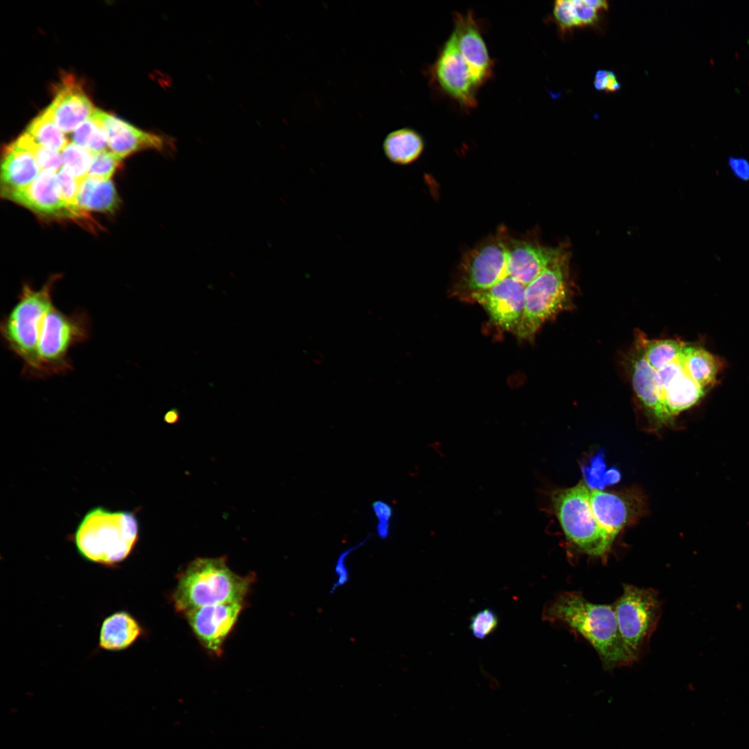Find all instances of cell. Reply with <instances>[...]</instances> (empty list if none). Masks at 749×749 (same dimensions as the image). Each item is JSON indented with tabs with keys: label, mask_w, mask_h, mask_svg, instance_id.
Segmentation results:
<instances>
[{
	"label": "cell",
	"mask_w": 749,
	"mask_h": 749,
	"mask_svg": "<svg viewBox=\"0 0 749 749\" xmlns=\"http://www.w3.org/2000/svg\"><path fill=\"white\" fill-rule=\"evenodd\" d=\"M71 140L92 154L107 150L108 135L101 118L100 110L96 109L90 117L73 131Z\"/></svg>",
	"instance_id": "cell-24"
},
{
	"label": "cell",
	"mask_w": 749,
	"mask_h": 749,
	"mask_svg": "<svg viewBox=\"0 0 749 749\" xmlns=\"http://www.w3.org/2000/svg\"><path fill=\"white\" fill-rule=\"evenodd\" d=\"M585 3L596 10L597 12L605 10L608 8V3L603 0H585Z\"/></svg>",
	"instance_id": "cell-41"
},
{
	"label": "cell",
	"mask_w": 749,
	"mask_h": 749,
	"mask_svg": "<svg viewBox=\"0 0 749 749\" xmlns=\"http://www.w3.org/2000/svg\"><path fill=\"white\" fill-rule=\"evenodd\" d=\"M620 87L621 85L618 82L616 75L612 71H608L605 91L614 92L618 90Z\"/></svg>",
	"instance_id": "cell-39"
},
{
	"label": "cell",
	"mask_w": 749,
	"mask_h": 749,
	"mask_svg": "<svg viewBox=\"0 0 749 749\" xmlns=\"http://www.w3.org/2000/svg\"><path fill=\"white\" fill-rule=\"evenodd\" d=\"M629 366L632 387L639 401L660 424L667 423L657 371L646 359L639 342L630 354Z\"/></svg>",
	"instance_id": "cell-16"
},
{
	"label": "cell",
	"mask_w": 749,
	"mask_h": 749,
	"mask_svg": "<svg viewBox=\"0 0 749 749\" xmlns=\"http://www.w3.org/2000/svg\"><path fill=\"white\" fill-rule=\"evenodd\" d=\"M605 465L601 456L594 457L592 460L590 467L586 468L585 476L587 485L589 488H602L608 484L617 482L620 479V474L614 469L605 472Z\"/></svg>",
	"instance_id": "cell-30"
},
{
	"label": "cell",
	"mask_w": 749,
	"mask_h": 749,
	"mask_svg": "<svg viewBox=\"0 0 749 749\" xmlns=\"http://www.w3.org/2000/svg\"><path fill=\"white\" fill-rule=\"evenodd\" d=\"M643 354L649 364L660 370L679 358L687 343L675 339H647L638 337Z\"/></svg>",
	"instance_id": "cell-26"
},
{
	"label": "cell",
	"mask_w": 749,
	"mask_h": 749,
	"mask_svg": "<svg viewBox=\"0 0 749 749\" xmlns=\"http://www.w3.org/2000/svg\"><path fill=\"white\" fill-rule=\"evenodd\" d=\"M455 36L458 49L465 62L472 78L477 87L492 76L493 62L473 14L456 12L454 17Z\"/></svg>",
	"instance_id": "cell-13"
},
{
	"label": "cell",
	"mask_w": 749,
	"mask_h": 749,
	"mask_svg": "<svg viewBox=\"0 0 749 749\" xmlns=\"http://www.w3.org/2000/svg\"><path fill=\"white\" fill-rule=\"evenodd\" d=\"M590 504L597 522L613 540L639 510L637 499L598 489H590Z\"/></svg>",
	"instance_id": "cell-17"
},
{
	"label": "cell",
	"mask_w": 749,
	"mask_h": 749,
	"mask_svg": "<svg viewBox=\"0 0 749 749\" xmlns=\"http://www.w3.org/2000/svg\"><path fill=\"white\" fill-rule=\"evenodd\" d=\"M680 358L686 374L703 388L712 387L721 369V361L707 350L687 345Z\"/></svg>",
	"instance_id": "cell-21"
},
{
	"label": "cell",
	"mask_w": 749,
	"mask_h": 749,
	"mask_svg": "<svg viewBox=\"0 0 749 749\" xmlns=\"http://www.w3.org/2000/svg\"><path fill=\"white\" fill-rule=\"evenodd\" d=\"M250 576L232 571L223 557L197 558L179 575L173 594L175 609L186 613L197 608L243 601L252 583Z\"/></svg>",
	"instance_id": "cell-3"
},
{
	"label": "cell",
	"mask_w": 749,
	"mask_h": 749,
	"mask_svg": "<svg viewBox=\"0 0 749 749\" xmlns=\"http://www.w3.org/2000/svg\"><path fill=\"white\" fill-rule=\"evenodd\" d=\"M78 204L85 212L111 213L118 207L119 198L111 180L87 176L80 184Z\"/></svg>",
	"instance_id": "cell-22"
},
{
	"label": "cell",
	"mask_w": 749,
	"mask_h": 749,
	"mask_svg": "<svg viewBox=\"0 0 749 749\" xmlns=\"http://www.w3.org/2000/svg\"><path fill=\"white\" fill-rule=\"evenodd\" d=\"M121 160V157L109 150L94 153L88 176L101 180H110Z\"/></svg>",
	"instance_id": "cell-29"
},
{
	"label": "cell",
	"mask_w": 749,
	"mask_h": 749,
	"mask_svg": "<svg viewBox=\"0 0 749 749\" xmlns=\"http://www.w3.org/2000/svg\"><path fill=\"white\" fill-rule=\"evenodd\" d=\"M56 173L57 171L51 169L42 170L24 189L1 196L43 218L78 221L87 219L86 212L76 209L64 200L60 192Z\"/></svg>",
	"instance_id": "cell-9"
},
{
	"label": "cell",
	"mask_w": 749,
	"mask_h": 749,
	"mask_svg": "<svg viewBox=\"0 0 749 749\" xmlns=\"http://www.w3.org/2000/svg\"><path fill=\"white\" fill-rule=\"evenodd\" d=\"M142 632L139 622L129 612H115L101 623L98 646L105 651H123L132 646Z\"/></svg>",
	"instance_id": "cell-19"
},
{
	"label": "cell",
	"mask_w": 749,
	"mask_h": 749,
	"mask_svg": "<svg viewBox=\"0 0 749 749\" xmlns=\"http://www.w3.org/2000/svg\"><path fill=\"white\" fill-rule=\"evenodd\" d=\"M625 648L636 660L654 632L660 617V603L652 589L624 585L614 604Z\"/></svg>",
	"instance_id": "cell-8"
},
{
	"label": "cell",
	"mask_w": 749,
	"mask_h": 749,
	"mask_svg": "<svg viewBox=\"0 0 749 749\" xmlns=\"http://www.w3.org/2000/svg\"><path fill=\"white\" fill-rule=\"evenodd\" d=\"M164 420L166 422L171 424L176 422L178 420V412L175 411L168 412L164 417Z\"/></svg>",
	"instance_id": "cell-42"
},
{
	"label": "cell",
	"mask_w": 749,
	"mask_h": 749,
	"mask_svg": "<svg viewBox=\"0 0 749 749\" xmlns=\"http://www.w3.org/2000/svg\"><path fill=\"white\" fill-rule=\"evenodd\" d=\"M16 142L28 150L34 157L41 171L51 169L58 171L63 166L61 153L37 144L26 132H24Z\"/></svg>",
	"instance_id": "cell-28"
},
{
	"label": "cell",
	"mask_w": 749,
	"mask_h": 749,
	"mask_svg": "<svg viewBox=\"0 0 749 749\" xmlns=\"http://www.w3.org/2000/svg\"><path fill=\"white\" fill-rule=\"evenodd\" d=\"M139 531L133 512L96 507L85 514L72 537L85 560L112 567L131 554L138 542Z\"/></svg>",
	"instance_id": "cell-2"
},
{
	"label": "cell",
	"mask_w": 749,
	"mask_h": 749,
	"mask_svg": "<svg viewBox=\"0 0 749 749\" xmlns=\"http://www.w3.org/2000/svg\"><path fill=\"white\" fill-rule=\"evenodd\" d=\"M550 503L566 538L581 552L603 557L614 540L601 526L590 504V489L583 481L549 494Z\"/></svg>",
	"instance_id": "cell-6"
},
{
	"label": "cell",
	"mask_w": 749,
	"mask_h": 749,
	"mask_svg": "<svg viewBox=\"0 0 749 749\" xmlns=\"http://www.w3.org/2000/svg\"><path fill=\"white\" fill-rule=\"evenodd\" d=\"M372 535H369L361 542L343 551L336 561L334 574L336 580L329 591V595L333 594L337 589L345 585L350 578V573L347 565V558L354 551L362 546Z\"/></svg>",
	"instance_id": "cell-32"
},
{
	"label": "cell",
	"mask_w": 749,
	"mask_h": 749,
	"mask_svg": "<svg viewBox=\"0 0 749 749\" xmlns=\"http://www.w3.org/2000/svg\"><path fill=\"white\" fill-rule=\"evenodd\" d=\"M47 108L64 133L74 131L96 110L80 84L67 74L58 85L55 97Z\"/></svg>",
	"instance_id": "cell-14"
},
{
	"label": "cell",
	"mask_w": 749,
	"mask_h": 749,
	"mask_svg": "<svg viewBox=\"0 0 749 749\" xmlns=\"http://www.w3.org/2000/svg\"><path fill=\"white\" fill-rule=\"evenodd\" d=\"M729 164L733 173L743 180H749V162L743 158L730 157Z\"/></svg>",
	"instance_id": "cell-38"
},
{
	"label": "cell",
	"mask_w": 749,
	"mask_h": 749,
	"mask_svg": "<svg viewBox=\"0 0 749 749\" xmlns=\"http://www.w3.org/2000/svg\"><path fill=\"white\" fill-rule=\"evenodd\" d=\"M571 3L578 27L591 26L597 21L598 12L585 0H571Z\"/></svg>",
	"instance_id": "cell-36"
},
{
	"label": "cell",
	"mask_w": 749,
	"mask_h": 749,
	"mask_svg": "<svg viewBox=\"0 0 749 749\" xmlns=\"http://www.w3.org/2000/svg\"><path fill=\"white\" fill-rule=\"evenodd\" d=\"M25 132L37 144L60 153L69 144L47 107L33 119Z\"/></svg>",
	"instance_id": "cell-25"
},
{
	"label": "cell",
	"mask_w": 749,
	"mask_h": 749,
	"mask_svg": "<svg viewBox=\"0 0 749 749\" xmlns=\"http://www.w3.org/2000/svg\"><path fill=\"white\" fill-rule=\"evenodd\" d=\"M526 287L517 279L506 277L491 288L470 295L495 325L515 334L524 313Z\"/></svg>",
	"instance_id": "cell-11"
},
{
	"label": "cell",
	"mask_w": 749,
	"mask_h": 749,
	"mask_svg": "<svg viewBox=\"0 0 749 749\" xmlns=\"http://www.w3.org/2000/svg\"><path fill=\"white\" fill-rule=\"evenodd\" d=\"M372 508L377 524L376 533L381 540L387 539L390 533V519L393 514L391 506L382 500H377L372 504Z\"/></svg>",
	"instance_id": "cell-34"
},
{
	"label": "cell",
	"mask_w": 749,
	"mask_h": 749,
	"mask_svg": "<svg viewBox=\"0 0 749 749\" xmlns=\"http://www.w3.org/2000/svg\"><path fill=\"white\" fill-rule=\"evenodd\" d=\"M567 249L525 289L523 316L515 333L522 340H531L548 320L571 309L572 288Z\"/></svg>",
	"instance_id": "cell-5"
},
{
	"label": "cell",
	"mask_w": 749,
	"mask_h": 749,
	"mask_svg": "<svg viewBox=\"0 0 749 749\" xmlns=\"http://www.w3.org/2000/svg\"><path fill=\"white\" fill-rule=\"evenodd\" d=\"M703 388L686 373L663 390V403L667 422L679 413L696 404L705 395Z\"/></svg>",
	"instance_id": "cell-23"
},
{
	"label": "cell",
	"mask_w": 749,
	"mask_h": 749,
	"mask_svg": "<svg viewBox=\"0 0 749 749\" xmlns=\"http://www.w3.org/2000/svg\"><path fill=\"white\" fill-rule=\"evenodd\" d=\"M657 371L662 392L674 380L682 377L686 373L680 356L673 362L669 363L661 370Z\"/></svg>",
	"instance_id": "cell-37"
},
{
	"label": "cell",
	"mask_w": 749,
	"mask_h": 749,
	"mask_svg": "<svg viewBox=\"0 0 749 749\" xmlns=\"http://www.w3.org/2000/svg\"><path fill=\"white\" fill-rule=\"evenodd\" d=\"M59 277H51L40 289L24 284L17 301L0 323V334L6 348L22 363V374L39 378L37 359L41 325L54 305L53 284Z\"/></svg>",
	"instance_id": "cell-4"
},
{
	"label": "cell",
	"mask_w": 749,
	"mask_h": 749,
	"mask_svg": "<svg viewBox=\"0 0 749 749\" xmlns=\"http://www.w3.org/2000/svg\"><path fill=\"white\" fill-rule=\"evenodd\" d=\"M553 13L556 21L562 31H567L578 27L574 15L571 0L556 1L554 3Z\"/></svg>",
	"instance_id": "cell-35"
},
{
	"label": "cell",
	"mask_w": 749,
	"mask_h": 749,
	"mask_svg": "<svg viewBox=\"0 0 749 749\" xmlns=\"http://www.w3.org/2000/svg\"><path fill=\"white\" fill-rule=\"evenodd\" d=\"M243 608V601L207 605L184 613L194 634L204 647L220 655L226 637Z\"/></svg>",
	"instance_id": "cell-12"
},
{
	"label": "cell",
	"mask_w": 749,
	"mask_h": 749,
	"mask_svg": "<svg viewBox=\"0 0 749 749\" xmlns=\"http://www.w3.org/2000/svg\"><path fill=\"white\" fill-rule=\"evenodd\" d=\"M429 74L431 82L461 107L470 110L477 105L478 87L458 49L453 33L429 68Z\"/></svg>",
	"instance_id": "cell-10"
},
{
	"label": "cell",
	"mask_w": 749,
	"mask_h": 749,
	"mask_svg": "<svg viewBox=\"0 0 749 749\" xmlns=\"http://www.w3.org/2000/svg\"><path fill=\"white\" fill-rule=\"evenodd\" d=\"M56 175L60 192L64 200L71 207L80 209L78 204V193L80 182L63 166L57 172Z\"/></svg>",
	"instance_id": "cell-33"
},
{
	"label": "cell",
	"mask_w": 749,
	"mask_h": 749,
	"mask_svg": "<svg viewBox=\"0 0 749 749\" xmlns=\"http://www.w3.org/2000/svg\"><path fill=\"white\" fill-rule=\"evenodd\" d=\"M608 71L599 70L596 72L594 79V87L599 90H605Z\"/></svg>",
	"instance_id": "cell-40"
},
{
	"label": "cell",
	"mask_w": 749,
	"mask_h": 749,
	"mask_svg": "<svg viewBox=\"0 0 749 749\" xmlns=\"http://www.w3.org/2000/svg\"><path fill=\"white\" fill-rule=\"evenodd\" d=\"M542 617L583 636L596 651L606 669L634 661L619 632L614 605L592 603L578 592H566L546 605Z\"/></svg>",
	"instance_id": "cell-1"
},
{
	"label": "cell",
	"mask_w": 749,
	"mask_h": 749,
	"mask_svg": "<svg viewBox=\"0 0 749 749\" xmlns=\"http://www.w3.org/2000/svg\"><path fill=\"white\" fill-rule=\"evenodd\" d=\"M385 157L397 165H408L422 155L424 143L421 135L411 128H402L390 132L382 144Z\"/></svg>",
	"instance_id": "cell-20"
},
{
	"label": "cell",
	"mask_w": 749,
	"mask_h": 749,
	"mask_svg": "<svg viewBox=\"0 0 749 749\" xmlns=\"http://www.w3.org/2000/svg\"><path fill=\"white\" fill-rule=\"evenodd\" d=\"M63 167L81 182L88 176L93 154L87 148L73 142L61 152Z\"/></svg>",
	"instance_id": "cell-27"
},
{
	"label": "cell",
	"mask_w": 749,
	"mask_h": 749,
	"mask_svg": "<svg viewBox=\"0 0 749 749\" xmlns=\"http://www.w3.org/2000/svg\"><path fill=\"white\" fill-rule=\"evenodd\" d=\"M40 171L32 154L15 141L6 146L1 162V196L24 189Z\"/></svg>",
	"instance_id": "cell-18"
},
{
	"label": "cell",
	"mask_w": 749,
	"mask_h": 749,
	"mask_svg": "<svg viewBox=\"0 0 749 749\" xmlns=\"http://www.w3.org/2000/svg\"><path fill=\"white\" fill-rule=\"evenodd\" d=\"M498 624L499 618L495 612L485 608L471 617L469 628L476 638L483 639L496 630Z\"/></svg>",
	"instance_id": "cell-31"
},
{
	"label": "cell",
	"mask_w": 749,
	"mask_h": 749,
	"mask_svg": "<svg viewBox=\"0 0 749 749\" xmlns=\"http://www.w3.org/2000/svg\"><path fill=\"white\" fill-rule=\"evenodd\" d=\"M100 116L107 132L110 151L122 159L143 150H163L173 146L170 138L145 132L101 110Z\"/></svg>",
	"instance_id": "cell-15"
},
{
	"label": "cell",
	"mask_w": 749,
	"mask_h": 749,
	"mask_svg": "<svg viewBox=\"0 0 749 749\" xmlns=\"http://www.w3.org/2000/svg\"><path fill=\"white\" fill-rule=\"evenodd\" d=\"M91 335L88 313L76 310L66 314L54 305L43 318L37 343L39 378L71 371V348L86 342Z\"/></svg>",
	"instance_id": "cell-7"
}]
</instances>
